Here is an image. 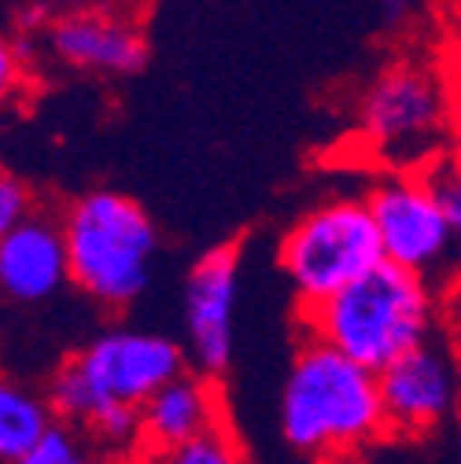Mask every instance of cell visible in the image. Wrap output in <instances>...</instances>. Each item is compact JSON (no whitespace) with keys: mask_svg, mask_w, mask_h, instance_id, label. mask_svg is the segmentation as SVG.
<instances>
[{"mask_svg":"<svg viewBox=\"0 0 461 464\" xmlns=\"http://www.w3.org/2000/svg\"><path fill=\"white\" fill-rule=\"evenodd\" d=\"M421 8V0H377V12L387 26H407Z\"/></svg>","mask_w":461,"mask_h":464,"instance_id":"cell-18","label":"cell"},{"mask_svg":"<svg viewBox=\"0 0 461 464\" xmlns=\"http://www.w3.org/2000/svg\"><path fill=\"white\" fill-rule=\"evenodd\" d=\"M34 210H37V203H34L30 185L23 178H15V173H5V178H0V232L19 225Z\"/></svg>","mask_w":461,"mask_h":464,"instance_id":"cell-16","label":"cell"},{"mask_svg":"<svg viewBox=\"0 0 461 464\" xmlns=\"http://www.w3.org/2000/svg\"><path fill=\"white\" fill-rule=\"evenodd\" d=\"M443 321L450 328V339L457 346V354H461V280L446 287V303H443Z\"/></svg>","mask_w":461,"mask_h":464,"instance_id":"cell-19","label":"cell"},{"mask_svg":"<svg viewBox=\"0 0 461 464\" xmlns=\"http://www.w3.org/2000/svg\"><path fill=\"white\" fill-rule=\"evenodd\" d=\"M67 5H74V0H67Z\"/></svg>","mask_w":461,"mask_h":464,"instance_id":"cell-20","label":"cell"},{"mask_svg":"<svg viewBox=\"0 0 461 464\" xmlns=\"http://www.w3.org/2000/svg\"><path fill=\"white\" fill-rule=\"evenodd\" d=\"M244 457H248V450L240 446V435L233 431L229 417L203 428L200 435H192L185 446H178L174 453H170L174 464H233V460H244Z\"/></svg>","mask_w":461,"mask_h":464,"instance_id":"cell-14","label":"cell"},{"mask_svg":"<svg viewBox=\"0 0 461 464\" xmlns=\"http://www.w3.org/2000/svg\"><path fill=\"white\" fill-rule=\"evenodd\" d=\"M450 119L443 78L421 60L387 63L358 103V137L387 169H428Z\"/></svg>","mask_w":461,"mask_h":464,"instance_id":"cell-6","label":"cell"},{"mask_svg":"<svg viewBox=\"0 0 461 464\" xmlns=\"http://www.w3.org/2000/svg\"><path fill=\"white\" fill-rule=\"evenodd\" d=\"M55 410L48 394H34L12 380L0 387V460L5 464H26L30 450L41 442V435L52 428Z\"/></svg>","mask_w":461,"mask_h":464,"instance_id":"cell-13","label":"cell"},{"mask_svg":"<svg viewBox=\"0 0 461 464\" xmlns=\"http://www.w3.org/2000/svg\"><path fill=\"white\" fill-rule=\"evenodd\" d=\"M71 284L100 310H130L152 284L159 232L152 214L111 188L82 192L64 210Z\"/></svg>","mask_w":461,"mask_h":464,"instance_id":"cell-3","label":"cell"},{"mask_svg":"<svg viewBox=\"0 0 461 464\" xmlns=\"http://www.w3.org/2000/svg\"><path fill=\"white\" fill-rule=\"evenodd\" d=\"M280 439L310 460L373 450L387 439L380 376L332 343L303 335L280 387Z\"/></svg>","mask_w":461,"mask_h":464,"instance_id":"cell-1","label":"cell"},{"mask_svg":"<svg viewBox=\"0 0 461 464\" xmlns=\"http://www.w3.org/2000/svg\"><path fill=\"white\" fill-rule=\"evenodd\" d=\"M377 376L387 439H425L450 420L461 380L450 346H443L439 339H425L421 346L384 365Z\"/></svg>","mask_w":461,"mask_h":464,"instance_id":"cell-8","label":"cell"},{"mask_svg":"<svg viewBox=\"0 0 461 464\" xmlns=\"http://www.w3.org/2000/svg\"><path fill=\"white\" fill-rule=\"evenodd\" d=\"M55 63L100 78H130L148 63L144 19L133 8H71L44 26Z\"/></svg>","mask_w":461,"mask_h":464,"instance_id":"cell-9","label":"cell"},{"mask_svg":"<svg viewBox=\"0 0 461 464\" xmlns=\"http://www.w3.org/2000/svg\"><path fill=\"white\" fill-rule=\"evenodd\" d=\"M428 173H432V181L443 196V207L454 221V232L461 240V166H439V169H428Z\"/></svg>","mask_w":461,"mask_h":464,"instance_id":"cell-17","label":"cell"},{"mask_svg":"<svg viewBox=\"0 0 461 464\" xmlns=\"http://www.w3.org/2000/svg\"><path fill=\"white\" fill-rule=\"evenodd\" d=\"M185 369L189 354L174 339L133 328H107L52 372L48 401L55 417L82 428L111 401L144 405L162 383Z\"/></svg>","mask_w":461,"mask_h":464,"instance_id":"cell-4","label":"cell"},{"mask_svg":"<svg viewBox=\"0 0 461 464\" xmlns=\"http://www.w3.org/2000/svg\"><path fill=\"white\" fill-rule=\"evenodd\" d=\"M71 284V255L64 214L34 210L0 232V287L12 303L34 306Z\"/></svg>","mask_w":461,"mask_h":464,"instance_id":"cell-11","label":"cell"},{"mask_svg":"<svg viewBox=\"0 0 461 464\" xmlns=\"http://www.w3.org/2000/svg\"><path fill=\"white\" fill-rule=\"evenodd\" d=\"M96 457L85 428L64 420V417H55L52 428L41 435V442L30 450L26 464H78V460H89Z\"/></svg>","mask_w":461,"mask_h":464,"instance_id":"cell-15","label":"cell"},{"mask_svg":"<svg viewBox=\"0 0 461 464\" xmlns=\"http://www.w3.org/2000/svg\"><path fill=\"white\" fill-rule=\"evenodd\" d=\"M377 262H384V244L366 196L321 199L284 232L277 247V266L292 284L296 306L329 299Z\"/></svg>","mask_w":461,"mask_h":464,"instance_id":"cell-5","label":"cell"},{"mask_svg":"<svg viewBox=\"0 0 461 464\" xmlns=\"http://www.w3.org/2000/svg\"><path fill=\"white\" fill-rule=\"evenodd\" d=\"M240 295V244H221L196 258L185 280V335L189 362L221 376L233 362Z\"/></svg>","mask_w":461,"mask_h":464,"instance_id":"cell-10","label":"cell"},{"mask_svg":"<svg viewBox=\"0 0 461 464\" xmlns=\"http://www.w3.org/2000/svg\"><path fill=\"white\" fill-rule=\"evenodd\" d=\"M443 287L391 258L377 262L321 303L296 306L299 335H318L336 351L380 372L425 339H432Z\"/></svg>","mask_w":461,"mask_h":464,"instance_id":"cell-2","label":"cell"},{"mask_svg":"<svg viewBox=\"0 0 461 464\" xmlns=\"http://www.w3.org/2000/svg\"><path fill=\"white\" fill-rule=\"evenodd\" d=\"M369 210L380 228L384 258L407 266L428 280H439L454 251L461 247L454 221L428 169H387L366 192Z\"/></svg>","mask_w":461,"mask_h":464,"instance_id":"cell-7","label":"cell"},{"mask_svg":"<svg viewBox=\"0 0 461 464\" xmlns=\"http://www.w3.org/2000/svg\"><path fill=\"white\" fill-rule=\"evenodd\" d=\"M225 420V394L218 376L203 369H185L170 383H162L141 405V457L170 460L178 446H185L203 428Z\"/></svg>","mask_w":461,"mask_h":464,"instance_id":"cell-12","label":"cell"}]
</instances>
